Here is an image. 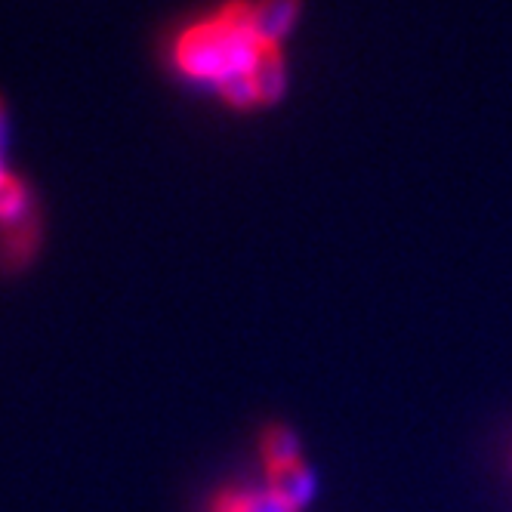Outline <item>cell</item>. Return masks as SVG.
<instances>
[{"mask_svg":"<svg viewBox=\"0 0 512 512\" xmlns=\"http://www.w3.org/2000/svg\"><path fill=\"white\" fill-rule=\"evenodd\" d=\"M7 179V170H4V164H0V182H4Z\"/></svg>","mask_w":512,"mask_h":512,"instance_id":"obj_11","label":"cell"},{"mask_svg":"<svg viewBox=\"0 0 512 512\" xmlns=\"http://www.w3.org/2000/svg\"><path fill=\"white\" fill-rule=\"evenodd\" d=\"M207 512H300L290 500H284L269 485L260 488H226L210 497Z\"/></svg>","mask_w":512,"mask_h":512,"instance_id":"obj_2","label":"cell"},{"mask_svg":"<svg viewBox=\"0 0 512 512\" xmlns=\"http://www.w3.org/2000/svg\"><path fill=\"white\" fill-rule=\"evenodd\" d=\"M250 81H253L256 102H260V105H275L284 96L287 68H284L281 47H275V44L260 47V53H256V59L250 65Z\"/></svg>","mask_w":512,"mask_h":512,"instance_id":"obj_3","label":"cell"},{"mask_svg":"<svg viewBox=\"0 0 512 512\" xmlns=\"http://www.w3.org/2000/svg\"><path fill=\"white\" fill-rule=\"evenodd\" d=\"M263 460H266V475L303 463L300 460V442L294 438V432L284 429V426L266 429L263 432Z\"/></svg>","mask_w":512,"mask_h":512,"instance_id":"obj_6","label":"cell"},{"mask_svg":"<svg viewBox=\"0 0 512 512\" xmlns=\"http://www.w3.org/2000/svg\"><path fill=\"white\" fill-rule=\"evenodd\" d=\"M31 213V192L19 176H10L0 182V223H19L22 216Z\"/></svg>","mask_w":512,"mask_h":512,"instance_id":"obj_8","label":"cell"},{"mask_svg":"<svg viewBox=\"0 0 512 512\" xmlns=\"http://www.w3.org/2000/svg\"><path fill=\"white\" fill-rule=\"evenodd\" d=\"M216 87H219V96H223L235 108L260 105V102H256V90H253V81H250V71H244V75H229L226 81H219Z\"/></svg>","mask_w":512,"mask_h":512,"instance_id":"obj_9","label":"cell"},{"mask_svg":"<svg viewBox=\"0 0 512 512\" xmlns=\"http://www.w3.org/2000/svg\"><path fill=\"white\" fill-rule=\"evenodd\" d=\"M38 219H34V213L22 216L19 223H10L7 226V235H4V256H7V266H22L31 260V253L38 250Z\"/></svg>","mask_w":512,"mask_h":512,"instance_id":"obj_7","label":"cell"},{"mask_svg":"<svg viewBox=\"0 0 512 512\" xmlns=\"http://www.w3.org/2000/svg\"><path fill=\"white\" fill-rule=\"evenodd\" d=\"M269 488L278 491L284 500H290L294 506L303 509L312 500V494H315V479H312V472L306 469V463H297V466L269 472Z\"/></svg>","mask_w":512,"mask_h":512,"instance_id":"obj_5","label":"cell"},{"mask_svg":"<svg viewBox=\"0 0 512 512\" xmlns=\"http://www.w3.org/2000/svg\"><path fill=\"white\" fill-rule=\"evenodd\" d=\"M4 136H7V115H4V105H0V145H4Z\"/></svg>","mask_w":512,"mask_h":512,"instance_id":"obj_10","label":"cell"},{"mask_svg":"<svg viewBox=\"0 0 512 512\" xmlns=\"http://www.w3.org/2000/svg\"><path fill=\"white\" fill-rule=\"evenodd\" d=\"M300 0H256L253 4V25L263 44H281V38L297 25Z\"/></svg>","mask_w":512,"mask_h":512,"instance_id":"obj_4","label":"cell"},{"mask_svg":"<svg viewBox=\"0 0 512 512\" xmlns=\"http://www.w3.org/2000/svg\"><path fill=\"white\" fill-rule=\"evenodd\" d=\"M260 47L263 41L253 25V4L232 0L216 16L179 34L173 47V62L182 75L219 84L229 75L250 71Z\"/></svg>","mask_w":512,"mask_h":512,"instance_id":"obj_1","label":"cell"}]
</instances>
